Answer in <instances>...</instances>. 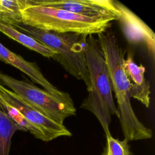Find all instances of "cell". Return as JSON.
Listing matches in <instances>:
<instances>
[{"label":"cell","instance_id":"1","mask_svg":"<svg viewBox=\"0 0 155 155\" xmlns=\"http://www.w3.org/2000/svg\"><path fill=\"white\" fill-rule=\"evenodd\" d=\"M97 36L115 93L117 117L125 139L132 141L151 138L152 131L138 119L131 104V85L124 68L125 51L120 47L112 31H105Z\"/></svg>","mask_w":155,"mask_h":155},{"label":"cell","instance_id":"2","mask_svg":"<svg viewBox=\"0 0 155 155\" xmlns=\"http://www.w3.org/2000/svg\"><path fill=\"white\" fill-rule=\"evenodd\" d=\"M85 60L89 74L90 87L88 96L81 108L91 112L100 122L106 136L111 135L109 125L112 115L117 116L113 97L111 81L104 56L97 40L88 35Z\"/></svg>","mask_w":155,"mask_h":155},{"label":"cell","instance_id":"3","mask_svg":"<svg viewBox=\"0 0 155 155\" xmlns=\"http://www.w3.org/2000/svg\"><path fill=\"white\" fill-rule=\"evenodd\" d=\"M22 24L40 30L61 33L92 35L107 31L114 18L81 16L60 8L35 5L26 0L21 10Z\"/></svg>","mask_w":155,"mask_h":155},{"label":"cell","instance_id":"4","mask_svg":"<svg viewBox=\"0 0 155 155\" xmlns=\"http://www.w3.org/2000/svg\"><path fill=\"white\" fill-rule=\"evenodd\" d=\"M13 27L52 50L54 53L52 59L59 63L71 76L82 81L87 90L89 89L90 77L85 60L88 35L40 30L22 23Z\"/></svg>","mask_w":155,"mask_h":155},{"label":"cell","instance_id":"5","mask_svg":"<svg viewBox=\"0 0 155 155\" xmlns=\"http://www.w3.org/2000/svg\"><path fill=\"white\" fill-rule=\"evenodd\" d=\"M0 84L61 125H64L66 118L76 115V110L71 97H57L30 82L16 79L1 71Z\"/></svg>","mask_w":155,"mask_h":155},{"label":"cell","instance_id":"6","mask_svg":"<svg viewBox=\"0 0 155 155\" xmlns=\"http://www.w3.org/2000/svg\"><path fill=\"white\" fill-rule=\"evenodd\" d=\"M0 100L15 108L31 127V134L44 142H49L59 137L71 136V132L45 116L19 96L0 84Z\"/></svg>","mask_w":155,"mask_h":155},{"label":"cell","instance_id":"7","mask_svg":"<svg viewBox=\"0 0 155 155\" xmlns=\"http://www.w3.org/2000/svg\"><path fill=\"white\" fill-rule=\"evenodd\" d=\"M117 12V21L130 44L142 45L153 58L155 54V34L137 15L122 2L113 0Z\"/></svg>","mask_w":155,"mask_h":155},{"label":"cell","instance_id":"8","mask_svg":"<svg viewBox=\"0 0 155 155\" xmlns=\"http://www.w3.org/2000/svg\"><path fill=\"white\" fill-rule=\"evenodd\" d=\"M35 5L60 8L81 16L93 18H114L117 12L113 0H28Z\"/></svg>","mask_w":155,"mask_h":155},{"label":"cell","instance_id":"9","mask_svg":"<svg viewBox=\"0 0 155 155\" xmlns=\"http://www.w3.org/2000/svg\"><path fill=\"white\" fill-rule=\"evenodd\" d=\"M0 60L18 68L27 74L33 82L40 85L43 89L52 94L62 98L70 97L68 93L60 91L51 84L43 75L36 64L25 60L20 55L11 51L1 42Z\"/></svg>","mask_w":155,"mask_h":155},{"label":"cell","instance_id":"10","mask_svg":"<svg viewBox=\"0 0 155 155\" xmlns=\"http://www.w3.org/2000/svg\"><path fill=\"white\" fill-rule=\"evenodd\" d=\"M124 68L130 82L131 97L137 99L146 107L150 104V85L145 79V68L142 64L138 65L134 61L133 55L128 53L124 61Z\"/></svg>","mask_w":155,"mask_h":155},{"label":"cell","instance_id":"11","mask_svg":"<svg viewBox=\"0 0 155 155\" xmlns=\"http://www.w3.org/2000/svg\"><path fill=\"white\" fill-rule=\"evenodd\" d=\"M0 31L8 38L44 57L52 58L54 54V53L49 48L28 35L20 31L13 25L0 22Z\"/></svg>","mask_w":155,"mask_h":155},{"label":"cell","instance_id":"12","mask_svg":"<svg viewBox=\"0 0 155 155\" xmlns=\"http://www.w3.org/2000/svg\"><path fill=\"white\" fill-rule=\"evenodd\" d=\"M19 130L24 131L0 108V155H9L12 137Z\"/></svg>","mask_w":155,"mask_h":155},{"label":"cell","instance_id":"13","mask_svg":"<svg viewBox=\"0 0 155 155\" xmlns=\"http://www.w3.org/2000/svg\"><path fill=\"white\" fill-rule=\"evenodd\" d=\"M26 0H0V22L14 26L22 23L21 10Z\"/></svg>","mask_w":155,"mask_h":155},{"label":"cell","instance_id":"14","mask_svg":"<svg viewBox=\"0 0 155 155\" xmlns=\"http://www.w3.org/2000/svg\"><path fill=\"white\" fill-rule=\"evenodd\" d=\"M107 142L102 155H131L128 141L120 140L114 138L111 134L106 136Z\"/></svg>","mask_w":155,"mask_h":155}]
</instances>
